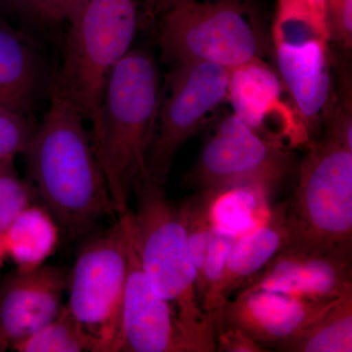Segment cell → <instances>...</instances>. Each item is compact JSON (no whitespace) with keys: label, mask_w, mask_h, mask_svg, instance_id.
I'll return each instance as SVG.
<instances>
[{"label":"cell","mask_w":352,"mask_h":352,"mask_svg":"<svg viewBox=\"0 0 352 352\" xmlns=\"http://www.w3.org/2000/svg\"><path fill=\"white\" fill-rule=\"evenodd\" d=\"M85 120L52 85L50 108L25 154L39 200L72 239L118 214Z\"/></svg>","instance_id":"6da1fadb"},{"label":"cell","mask_w":352,"mask_h":352,"mask_svg":"<svg viewBox=\"0 0 352 352\" xmlns=\"http://www.w3.org/2000/svg\"><path fill=\"white\" fill-rule=\"evenodd\" d=\"M160 99L154 58L146 50L129 51L109 76L92 139L118 215L129 210L136 183L150 176L147 157Z\"/></svg>","instance_id":"7a4b0ae2"},{"label":"cell","mask_w":352,"mask_h":352,"mask_svg":"<svg viewBox=\"0 0 352 352\" xmlns=\"http://www.w3.org/2000/svg\"><path fill=\"white\" fill-rule=\"evenodd\" d=\"M132 234L141 268L153 289L170 303L195 352L217 351L212 319L197 296V273L180 205L151 176L136 183Z\"/></svg>","instance_id":"3957f363"},{"label":"cell","mask_w":352,"mask_h":352,"mask_svg":"<svg viewBox=\"0 0 352 352\" xmlns=\"http://www.w3.org/2000/svg\"><path fill=\"white\" fill-rule=\"evenodd\" d=\"M157 0H83L69 21L61 73L53 85L92 126L100 127L102 99L111 72L131 51L139 32L154 24Z\"/></svg>","instance_id":"277c9868"},{"label":"cell","mask_w":352,"mask_h":352,"mask_svg":"<svg viewBox=\"0 0 352 352\" xmlns=\"http://www.w3.org/2000/svg\"><path fill=\"white\" fill-rule=\"evenodd\" d=\"M171 65L208 62L228 69L264 59L268 38L252 0H157L154 24Z\"/></svg>","instance_id":"5b68a950"},{"label":"cell","mask_w":352,"mask_h":352,"mask_svg":"<svg viewBox=\"0 0 352 352\" xmlns=\"http://www.w3.org/2000/svg\"><path fill=\"white\" fill-rule=\"evenodd\" d=\"M307 146L295 193L284 201L286 250L351 258L352 150L326 136Z\"/></svg>","instance_id":"8992f818"},{"label":"cell","mask_w":352,"mask_h":352,"mask_svg":"<svg viewBox=\"0 0 352 352\" xmlns=\"http://www.w3.org/2000/svg\"><path fill=\"white\" fill-rule=\"evenodd\" d=\"M80 248L68 274L66 302L94 352H113L120 331L129 273V234L124 214Z\"/></svg>","instance_id":"52a82bcc"},{"label":"cell","mask_w":352,"mask_h":352,"mask_svg":"<svg viewBox=\"0 0 352 352\" xmlns=\"http://www.w3.org/2000/svg\"><path fill=\"white\" fill-rule=\"evenodd\" d=\"M271 36L274 68L314 141L333 96L325 22L307 6L278 0Z\"/></svg>","instance_id":"ba28073f"},{"label":"cell","mask_w":352,"mask_h":352,"mask_svg":"<svg viewBox=\"0 0 352 352\" xmlns=\"http://www.w3.org/2000/svg\"><path fill=\"white\" fill-rule=\"evenodd\" d=\"M295 168L292 149L261 135L232 113L215 127L183 185L217 194L258 187L272 196Z\"/></svg>","instance_id":"9c48e42d"},{"label":"cell","mask_w":352,"mask_h":352,"mask_svg":"<svg viewBox=\"0 0 352 352\" xmlns=\"http://www.w3.org/2000/svg\"><path fill=\"white\" fill-rule=\"evenodd\" d=\"M230 69L208 62L175 66L161 94L156 127L147 157L148 171L164 183L173 157L214 111L227 101Z\"/></svg>","instance_id":"30bf717a"},{"label":"cell","mask_w":352,"mask_h":352,"mask_svg":"<svg viewBox=\"0 0 352 352\" xmlns=\"http://www.w3.org/2000/svg\"><path fill=\"white\" fill-rule=\"evenodd\" d=\"M227 101L248 126L278 144L293 150L311 142L276 69L264 59L230 69Z\"/></svg>","instance_id":"8fae6325"},{"label":"cell","mask_w":352,"mask_h":352,"mask_svg":"<svg viewBox=\"0 0 352 352\" xmlns=\"http://www.w3.org/2000/svg\"><path fill=\"white\" fill-rule=\"evenodd\" d=\"M131 212L129 208L120 214L129 234V273L113 352H195L173 308L146 279L134 244Z\"/></svg>","instance_id":"7c38bea8"},{"label":"cell","mask_w":352,"mask_h":352,"mask_svg":"<svg viewBox=\"0 0 352 352\" xmlns=\"http://www.w3.org/2000/svg\"><path fill=\"white\" fill-rule=\"evenodd\" d=\"M68 274L43 264L19 270L0 283V352L32 337L50 324L65 307Z\"/></svg>","instance_id":"4fadbf2b"},{"label":"cell","mask_w":352,"mask_h":352,"mask_svg":"<svg viewBox=\"0 0 352 352\" xmlns=\"http://www.w3.org/2000/svg\"><path fill=\"white\" fill-rule=\"evenodd\" d=\"M335 300H314L264 289L239 291L222 308L214 323L215 332L221 327L239 329L261 346L273 349L316 320Z\"/></svg>","instance_id":"5bb4252c"},{"label":"cell","mask_w":352,"mask_h":352,"mask_svg":"<svg viewBox=\"0 0 352 352\" xmlns=\"http://www.w3.org/2000/svg\"><path fill=\"white\" fill-rule=\"evenodd\" d=\"M351 258L284 250L239 291L333 300L352 291Z\"/></svg>","instance_id":"9a60e30c"},{"label":"cell","mask_w":352,"mask_h":352,"mask_svg":"<svg viewBox=\"0 0 352 352\" xmlns=\"http://www.w3.org/2000/svg\"><path fill=\"white\" fill-rule=\"evenodd\" d=\"M289 244V231L283 201L270 208L267 219L261 226L236 238L217 291L214 323L231 296L261 273Z\"/></svg>","instance_id":"2e32d148"},{"label":"cell","mask_w":352,"mask_h":352,"mask_svg":"<svg viewBox=\"0 0 352 352\" xmlns=\"http://www.w3.org/2000/svg\"><path fill=\"white\" fill-rule=\"evenodd\" d=\"M38 83V59L31 45L0 24V107L27 113Z\"/></svg>","instance_id":"e0dca14e"},{"label":"cell","mask_w":352,"mask_h":352,"mask_svg":"<svg viewBox=\"0 0 352 352\" xmlns=\"http://www.w3.org/2000/svg\"><path fill=\"white\" fill-rule=\"evenodd\" d=\"M1 239L7 258L17 270H36L56 250L60 227L45 208L34 204L14 219Z\"/></svg>","instance_id":"ac0fdd59"},{"label":"cell","mask_w":352,"mask_h":352,"mask_svg":"<svg viewBox=\"0 0 352 352\" xmlns=\"http://www.w3.org/2000/svg\"><path fill=\"white\" fill-rule=\"evenodd\" d=\"M273 349L287 352H351L352 291L336 298L316 320Z\"/></svg>","instance_id":"d6986e66"},{"label":"cell","mask_w":352,"mask_h":352,"mask_svg":"<svg viewBox=\"0 0 352 352\" xmlns=\"http://www.w3.org/2000/svg\"><path fill=\"white\" fill-rule=\"evenodd\" d=\"M270 194L258 187L245 186L219 194L212 206L215 228L239 236L267 219Z\"/></svg>","instance_id":"ffe728a7"},{"label":"cell","mask_w":352,"mask_h":352,"mask_svg":"<svg viewBox=\"0 0 352 352\" xmlns=\"http://www.w3.org/2000/svg\"><path fill=\"white\" fill-rule=\"evenodd\" d=\"M19 352H94L91 342L65 307L54 320L13 347Z\"/></svg>","instance_id":"44dd1931"},{"label":"cell","mask_w":352,"mask_h":352,"mask_svg":"<svg viewBox=\"0 0 352 352\" xmlns=\"http://www.w3.org/2000/svg\"><path fill=\"white\" fill-rule=\"evenodd\" d=\"M238 236L215 228L208 244L201 270L197 274L196 289L199 302L205 314L214 321L217 314V295L227 258Z\"/></svg>","instance_id":"7402d4cb"},{"label":"cell","mask_w":352,"mask_h":352,"mask_svg":"<svg viewBox=\"0 0 352 352\" xmlns=\"http://www.w3.org/2000/svg\"><path fill=\"white\" fill-rule=\"evenodd\" d=\"M217 196L214 192L199 191L180 205L197 274L215 230L212 210Z\"/></svg>","instance_id":"603a6c76"},{"label":"cell","mask_w":352,"mask_h":352,"mask_svg":"<svg viewBox=\"0 0 352 352\" xmlns=\"http://www.w3.org/2000/svg\"><path fill=\"white\" fill-rule=\"evenodd\" d=\"M38 199L31 182L22 179L14 161L0 163V235L28 207Z\"/></svg>","instance_id":"cb8c5ba5"},{"label":"cell","mask_w":352,"mask_h":352,"mask_svg":"<svg viewBox=\"0 0 352 352\" xmlns=\"http://www.w3.org/2000/svg\"><path fill=\"white\" fill-rule=\"evenodd\" d=\"M36 131L27 113L0 107V163L27 154Z\"/></svg>","instance_id":"d4e9b609"},{"label":"cell","mask_w":352,"mask_h":352,"mask_svg":"<svg viewBox=\"0 0 352 352\" xmlns=\"http://www.w3.org/2000/svg\"><path fill=\"white\" fill-rule=\"evenodd\" d=\"M324 22L330 43L351 50L352 0H324Z\"/></svg>","instance_id":"484cf974"},{"label":"cell","mask_w":352,"mask_h":352,"mask_svg":"<svg viewBox=\"0 0 352 352\" xmlns=\"http://www.w3.org/2000/svg\"><path fill=\"white\" fill-rule=\"evenodd\" d=\"M217 351L223 352H264L259 342L236 328L221 327L215 332Z\"/></svg>","instance_id":"4316f807"},{"label":"cell","mask_w":352,"mask_h":352,"mask_svg":"<svg viewBox=\"0 0 352 352\" xmlns=\"http://www.w3.org/2000/svg\"><path fill=\"white\" fill-rule=\"evenodd\" d=\"M83 0H41L39 20L67 22L73 18Z\"/></svg>","instance_id":"83f0119b"},{"label":"cell","mask_w":352,"mask_h":352,"mask_svg":"<svg viewBox=\"0 0 352 352\" xmlns=\"http://www.w3.org/2000/svg\"><path fill=\"white\" fill-rule=\"evenodd\" d=\"M16 10L39 19L41 0H3Z\"/></svg>","instance_id":"f1b7e54d"},{"label":"cell","mask_w":352,"mask_h":352,"mask_svg":"<svg viewBox=\"0 0 352 352\" xmlns=\"http://www.w3.org/2000/svg\"><path fill=\"white\" fill-rule=\"evenodd\" d=\"M284 1L295 2V3L307 6L322 16L324 19V0H284Z\"/></svg>","instance_id":"f546056e"},{"label":"cell","mask_w":352,"mask_h":352,"mask_svg":"<svg viewBox=\"0 0 352 352\" xmlns=\"http://www.w3.org/2000/svg\"><path fill=\"white\" fill-rule=\"evenodd\" d=\"M7 258L6 249H4L3 242H2L1 235H0V268L3 265L4 261Z\"/></svg>","instance_id":"4dcf8cb0"}]
</instances>
